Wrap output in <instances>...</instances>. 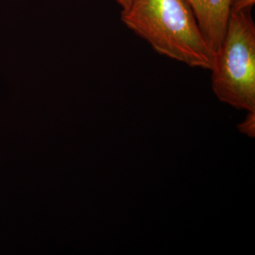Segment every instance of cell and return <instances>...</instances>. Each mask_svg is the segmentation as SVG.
<instances>
[{
    "mask_svg": "<svg viewBox=\"0 0 255 255\" xmlns=\"http://www.w3.org/2000/svg\"><path fill=\"white\" fill-rule=\"evenodd\" d=\"M116 1L118 2V4L120 5V6H122V9H123V8L126 7V6H127L130 0H116Z\"/></svg>",
    "mask_w": 255,
    "mask_h": 255,
    "instance_id": "8992f818",
    "label": "cell"
},
{
    "mask_svg": "<svg viewBox=\"0 0 255 255\" xmlns=\"http://www.w3.org/2000/svg\"><path fill=\"white\" fill-rule=\"evenodd\" d=\"M211 71L213 91L221 102L255 112V25L251 11L231 12Z\"/></svg>",
    "mask_w": 255,
    "mask_h": 255,
    "instance_id": "7a4b0ae2",
    "label": "cell"
},
{
    "mask_svg": "<svg viewBox=\"0 0 255 255\" xmlns=\"http://www.w3.org/2000/svg\"><path fill=\"white\" fill-rule=\"evenodd\" d=\"M214 55L227 29L231 0H185Z\"/></svg>",
    "mask_w": 255,
    "mask_h": 255,
    "instance_id": "3957f363",
    "label": "cell"
},
{
    "mask_svg": "<svg viewBox=\"0 0 255 255\" xmlns=\"http://www.w3.org/2000/svg\"><path fill=\"white\" fill-rule=\"evenodd\" d=\"M238 129L242 133L248 136L255 137V112H248L246 119L238 126Z\"/></svg>",
    "mask_w": 255,
    "mask_h": 255,
    "instance_id": "277c9868",
    "label": "cell"
},
{
    "mask_svg": "<svg viewBox=\"0 0 255 255\" xmlns=\"http://www.w3.org/2000/svg\"><path fill=\"white\" fill-rule=\"evenodd\" d=\"M255 0H231V12L251 11Z\"/></svg>",
    "mask_w": 255,
    "mask_h": 255,
    "instance_id": "5b68a950",
    "label": "cell"
},
{
    "mask_svg": "<svg viewBox=\"0 0 255 255\" xmlns=\"http://www.w3.org/2000/svg\"><path fill=\"white\" fill-rule=\"evenodd\" d=\"M121 19L159 54L191 68L214 66V53L185 0H130Z\"/></svg>",
    "mask_w": 255,
    "mask_h": 255,
    "instance_id": "6da1fadb",
    "label": "cell"
}]
</instances>
